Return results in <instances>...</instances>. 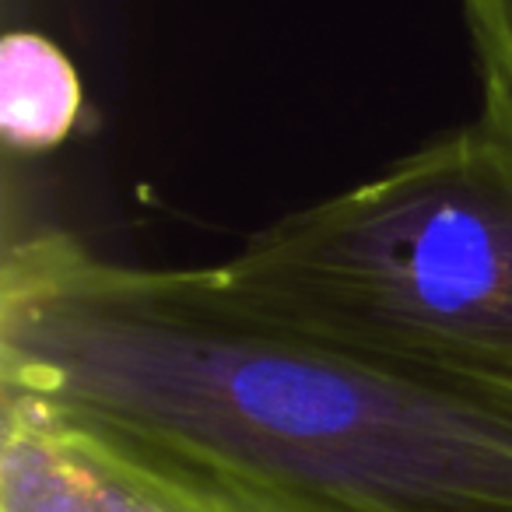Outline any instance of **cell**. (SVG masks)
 Instances as JSON below:
<instances>
[{
	"mask_svg": "<svg viewBox=\"0 0 512 512\" xmlns=\"http://www.w3.org/2000/svg\"><path fill=\"white\" fill-rule=\"evenodd\" d=\"M214 271L285 327L512 383V137L481 113Z\"/></svg>",
	"mask_w": 512,
	"mask_h": 512,
	"instance_id": "2",
	"label": "cell"
},
{
	"mask_svg": "<svg viewBox=\"0 0 512 512\" xmlns=\"http://www.w3.org/2000/svg\"><path fill=\"white\" fill-rule=\"evenodd\" d=\"M81 78L53 39L15 29L0 43V134L11 151L39 155L74 134Z\"/></svg>",
	"mask_w": 512,
	"mask_h": 512,
	"instance_id": "4",
	"label": "cell"
},
{
	"mask_svg": "<svg viewBox=\"0 0 512 512\" xmlns=\"http://www.w3.org/2000/svg\"><path fill=\"white\" fill-rule=\"evenodd\" d=\"M460 8L481 74V113L512 137V0H460Z\"/></svg>",
	"mask_w": 512,
	"mask_h": 512,
	"instance_id": "5",
	"label": "cell"
},
{
	"mask_svg": "<svg viewBox=\"0 0 512 512\" xmlns=\"http://www.w3.org/2000/svg\"><path fill=\"white\" fill-rule=\"evenodd\" d=\"M0 512H362L0 393Z\"/></svg>",
	"mask_w": 512,
	"mask_h": 512,
	"instance_id": "3",
	"label": "cell"
},
{
	"mask_svg": "<svg viewBox=\"0 0 512 512\" xmlns=\"http://www.w3.org/2000/svg\"><path fill=\"white\" fill-rule=\"evenodd\" d=\"M0 393L362 512H512V383L256 313L214 267L8 242Z\"/></svg>",
	"mask_w": 512,
	"mask_h": 512,
	"instance_id": "1",
	"label": "cell"
}]
</instances>
